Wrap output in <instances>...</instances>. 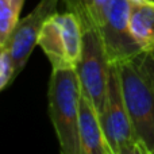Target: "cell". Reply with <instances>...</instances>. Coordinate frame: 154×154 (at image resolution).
Segmentation results:
<instances>
[{
    "mask_svg": "<svg viewBox=\"0 0 154 154\" xmlns=\"http://www.w3.org/2000/svg\"><path fill=\"white\" fill-rule=\"evenodd\" d=\"M130 31L142 51L154 49V2L131 4Z\"/></svg>",
    "mask_w": 154,
    "mask_h": 154,
    "instance_id": "9",
    "label": "cell"
},
{
    "mask_svg": "<svg viewBox=\"0 0 154 154\" xmlns=\"http://www.w3.org/2000/svg\"><path fill=\"white\" fill-rule=\"evenodd\" d=\"M16 77L15 65L7 48L0 49V92Z\"/></svg>",
    "mask_w": 154,
    "mask_h": 154,
    "instance_id": "11",
    "label": "cell"
},
{
    "mask_svg": "<svg viewBox=\"0 0 154 154\" xmlns=\"http://www.w3.org/2000/svg\"><path fill=\"white\" fill-rule=\"evenodd\" d=\"M66 11L79 18L80 24H95L100 27L109 0H62Z\"/></svg>",
    "mask_w": 154,
    "mask_h": 154,
    "instance_id": "10",
    "label": "cell"
},
{
    "mask_svg": "<svg viewBox=\"0 0 154 154\" xmlns=\"http://www.w3.org/2000/svg\"><path fill=\"white\" fill-rule=\"evenodd\" d=\"M79 138L81 154H112L104 137L100 115L82 91L79 108Z\"/></svg>",
    "mask_w": 154,
    "mask_h": 154,
    "instance_id": "8",
    "label": "cell"
},
{
    "mask_svg": "<svg viewBox=\"0 0 154 154\" xmlns=\"http://www.w3.org/2000/svg\"><path fill=\"white\" fill-rule=\"evenodd\" d=\"M139 58H141L142 64L145 65V68L149 70V73L154 79V49H150L147 51H142L139 54Z\"/></svg>",
    "mask_w": 154,
    "mask_h": 154,
    "instance_id": "12",
    "label": "cell"
},
{
    "mask_svg": "<svg viewBox=\"0 0 154 154\" xmlns=\"http://www.w3.org/2000/svg\"><path fill=\"white\" fill-rule=\"evenodd\" d=\"M106 141L112 154H145L138 142L122 95L118 66L111 64L106 104L100 114Z\"/></svg>",
    "mask_w": 154,
    "mask_h": 154,
    "instance_id": "5",
    "label": "cell"
},
{
    "mask_svg": "<svg viewBox=\"0 0 154 154\" xmlns=\"http://www.w3.org/2000/svg\"><path fill=\"white\" fill-rule=\"evenodd\" d=\"M38 46L49 58L53 69H76L82 49V29L70 11L56 12L45 22Z\"/></svg>",
    "mask_w": 154,
    "mask_h": 154,
    "instance_id": "3",
    "label": "cell"
},
{
    "mask_svg": "<svg viewBox=\"0 0 154 154\" xmlns=\"http://www.w3.org/2000/svg\"><path fill=\"white\" fill-rule=\"evenodd\" d=\"M81 84L76 69H53L49 81V114L64 154H81L79 108Z\"/></svg>",
    "mask_w": 154,
    "mask_h": 154,
    "instance_id": "2",
    "label": "cell"
},
{
    "mask_svg": "<svg viewBox=\"0 0 154 154\" xmlns=\"http://www.w3.org/2000/svg\"><path fill=\"white\" fill-rule=\"evenodd\" d=\"M115 65L135 137L145 154H154V79L139 54Z\"/></svg>",
    "mask_w": 154,
    "mask_h": 154,
    "instance_id": "1",
    "label": "cell"
},
{
    "mask_svg": "<svg viewBox=\"0 0 154 154\" xmlns=\"http://www.w3.org/2000/svg\"><path fill=\"white\" fill-rule=\"evenodd\" d=\"M81 29L82 49L76 72L81 91L91 99L100 115L106 104L111 62L107 57L99 27L95 24H84Z\"/></svg>",
    "mask_w": 154,
    "mask_h": 154,
    "instance_id": "4",
    "label": "cell"
},
{
    "mask_svg": "<svg viewBox=\"0 0 154 154\" xmlns=\"http://www.w3.org/2000/svg\"><path fill=\"white\" fill-rule=\"evenodd\" d=\"M130 11L131 3L128 0H109L99 27L111 64H119L142 53L130 31Z\"/></svg>",
    "mask_w": 154,
    "mask_h": 154,
    "instance_id": "6",
    "label": "cell"
},
{
    "mask_svg": "<svg viewBox=\"0 0 154 154\" xmlns=\"http://www.w3.org/2000/svg\"><path fill=\"white\" fill-rule=\"evenodd\" d=\"M0 3H8V4L14 5V7L16 8V10L20 11V10H22V7H23L24 0H0Z\"/></svg>",
    "mask_w": 154,
    "mask_h": 154,
    "instance_id": "13",
    "label": "cell"
},
{
    "mask_svg": "<svg viewBox=\"0 0 154 154\" xmlns=\"http://www.w3.org/2000/svg\"><path fill=\"white\" fill-rule=\"evenodd\" d=\"M0 49H2V48H0Z\"/></svg>",
    "mask_w": 154,
    "mask_h": 154,
    "instance_id": "15",
    "label": "cell"
},
{
    "mask_svg": "<svg viewBox=\"0 0 154 154\" xmlns=\"http://www.w3.org/2000/svg\"><path fill=\"white\" fill-rule=\"evenodd\" d=\"M61 0H39L35 8L24 18H20L4 48L8 49L15 65L16 76L23 70L30 54L37 46L45 22L57 12Z\"/></svg>",
    "mask_w": 154,
    "mask_h": 154,
    "instance_id": "7",
    "label": "cell"
},
{
    "mask_svg": "<svg viewBox=\"0 0 154 154\" xmlns=\"http://www.w3.org/2000/svg\"><path fill=\"white\" fill-rule=\"evenodd\" d=\"M131 4H145V3H153L154 0H128Z\"/></svg>",
    "mask_w": 154,
    "mask_h": 154,
    "instance_id": "14",
    "label": "cell"
}]
</instances>
